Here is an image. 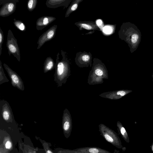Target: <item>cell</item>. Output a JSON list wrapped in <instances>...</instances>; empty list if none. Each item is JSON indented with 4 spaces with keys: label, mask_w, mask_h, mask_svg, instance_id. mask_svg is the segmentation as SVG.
Wrapping results in <instances>:
<instances>
[{
    "label": "cell",
    "mask_w": 153,
    "mask_h": 153,
    "mask_svg": "<svg viewBox=\"0 0 153 153\" xmlns=\"http://www.w3.org/2000/svg\"><path fill=\"white\" fill-rule=\"evenodd\" d=\"M81 153H114L96 147H81L74 149Z\"/></svg>",
    "instance_id": "2e32d148"
},
{
    "label": "cell",
    "mask_w": 153,
    "mask_h": 153,
    "mask_svg": "<svg viewBox=\"0 0 153 153\" xmlns=\"http://www.w3.org/2000/svg\"><path fill=\"white\" fill-rule=\"evenodd\" d=\"M82 1V0H73L66 11L65 17L67 18L68 17L71 13L76 10L79 4Z\"/></svg>",
    "instance_id": "44dd1931"
},
{
    "label": "cell",
    "mask_w": 153,
    "mask_h": 153,
    "mask_svg": "<svg viewBox=\"0 0 153 153\" xmlns=\"http://www.w3.org/2000/svg\"><path fill=\"white\" fill-rule=\"evenodd\" d=\"M62 127L64 136L66 138H68L70 136L72 131V122L71 114L66 108L63 111Z\"/></svg>",
    "instance_id": "ba28073f"
},
{
    "label": "cell",
    "mask_w": 153,
    "mask_h": 153,
    "mask_svg": "<svg viewBox=\"0 0 153 153\" xmlns=\"http://www.w3.org/2000/svg\"><path fill=\"white\" fill-rule=\"evenodd\" d=\"M9 81V80L7 78L4 73L2 62L0 60V85Z\"/></svg>",
    "instance_id": "603a6c76"
},
{
    "label": "cell",
    "mask_w": 153,
    "mask_h": 153,
    "mask_svg": "<svg viewBox=\"0 0 153 153\" xmlns=\"http://www.w3.org/2000/svg\"><path fill=\"white\" fill-rule=\"evenodd\" d=\"M18 143L19 153H37L36 148L25 144L19 138L17 141Z\"/></svg>",
    "instance_id": "e0dca14e"
},
{
    "label": "cell",
    "mask_w": 153,
    "mask_h": 153,
    "mask_svg": "<svg viewBox=\"0 0 153 153\" xmlns=\"http://www.w3.org/2000/svg\"><path fill=\"white\" fill-rule=\"evenodd\" d=\"M92 55L90 52L85 51L77 52L75 58V62L79 67L92 66Z\"/></svg>",
    "instance_id": "9c48e42d"
},
{
    "label": "cell",
    "mask_w": 153,
    "mask_h": 153,
    "mask_svg": "<svg viewBox=\"0 0 153 153\" xmlns=\"http://www.w3.org/2000/svg\"><path fill=\"white\" fill-rule=\"evenodd\" d=\"M57 27V25H53L40 36L37 42V49L40 48L46 42L50 41L55 37Z\"/></svg>",
    "instance_id": "8fae6325"
},
{
    "label": "cell",
    "mask_w": 153,
    "mask_h": 153,
    "mask_svg": "<svg viewBox=\"0 0 153 153\" xmlns=\"http://www.w3.org/2000/svg\"><path fill=\"white\" fill-rule=\"evenodd\" d=\"M0 146L7 153H19L15 148L16 141L6 131L0 129Z\"/></svg>",
    "instance_id": "5b68a950"
},
{
    "label": "cell",
    "mask_w": 153,
    "mask_h": 153,
    "mask_svg": "<svg viewBox=\"0 0 153 153\" xmlns=\"http://www.w3.org/2000/svg\"><path fill=\"white\" fill-rule=\"evenodd\" d=\"M138 36L136 34H133L132 36L131 42L133 43L136 42L138 39Z\"/></svg>",
    "instance_id": "4316f807"
},
{
    "label": "cell",
    "mask_w": 153,
    "mask_h": 153,
    "mask_svg": "<svg viewBox=\"0 0 153 153\" xmlns=\"http://www.w3.org/2000/svg\"><path fill=\"white\" fill-rule=\"evenodd\" d=\"M3 65L11 79L12 85L20 90L24 91V85L21 77L6 64H3Z\"/></svg>",
    "instance_id": "30bf717a"
},
{
    "label": "cell",
    "mask_w": 153,
    "mask_h": 153,
    "mask_svg": "<svg viewBox=\"0 0 153 153\" xmlns=\"http://www.w3.org/2000/svg\"><path fill=\"white\" fill-rule=\"evenodd\" d=\"M55 63L53 59L50 56L47 57L44 63V72L46 73L51 71L55 67Z\"/></svg>",
    "instance_id": "d6986e66"
},
{
    "label": "cell",
    "mask_w": 153,
    "mask_h": 153,
    "mask_svg": "<svg viewBox=\"0 0 153 153\" xmlns=\"http://www.w3.org/2000/svg\"><path fill=\"white\" fill-rule=\"evenodd\" d=\"M151 148L153 152V142L152 143V145L151 146Z\"/></svg>",
    "instance_id": "f1b7e54d"
},
{
    "label": "cell",
    "mask_w": 153,
    "mask_h": 153,
    "mask_svg": "<svg viewBox=\"0 0 153 153\" xmlns=\"http://www.w3.org/2000/svg\"><path fill=\"white\" fill-rule=\"evenodd\" d=\"M13 20L14 25L18 29L22 32L26 30V26L22 21L16 19H14Z\"/></svg>",
    "instance_id": "7402d4cb"
},
{
    "label": "cell",
    "mask_w": 153,
    "mask_h": 153,
    "mask_svg": "<svg viewBox=\"0 0 153 153\" xmlns=\"http://www.w3.org/2000/svg\"><path fill=\"white\" fill-rule=\"evenodd\" d=\"M126 92L124 90H117L103 92L99 95L101 97L110 100H117L125 96Z\"/></svg>",
    "instance_id": "4fadbf2b"
},
{
    "label": "cell",
    "mask_w": 153,
    "mask_h": 153,
    "mask_svg": "<svg viewBox=\"0 0 153 153\" xmlns=\"http://www.w3.org/2000/svg\"><path fill=\"white\" fill-rule=\"evenodd\" d=\"M6 46L9 56L13 55L19 62H20V51L17 41L10 29L8 31Z\"/></svg>",
    "instance_id": "8992f818"
},
{
    "label": "cell",
    "mask_w": 153,
    "mask_h": 153,
    "mask_svg": "<svg viewBox=\"0 0 153 153\" xmlns=\"http://www.w3.org/2000/svg\"><path fill=\"white\" fill-rule=\"evenodd\" d=\"M53 16H44L38 18L36 22V28L38 30H42L56 19Z\"/></svg>",
    "instance_id": "7c38bea8"
},
{
    "label": "cell",
    "mask_w": 153,
    "mask_h": 153,
    "mask_svg": "<svg viewBox=\"0 0 153 153\" xmlns=\"http://www.w3.org/2000/svg\"><path fill=\"white\" fill-rule=\"evenodd\" d=\"M108 71L105 64L100 59L94 58L92 66L90 71L87 83L89 85L102 84L104 79H108Z\"/></svg>",
    "instance_id": "7a4b0ae2"
},
{
    "label": "cell",
    "mask_w": 153,
    "mask_h": 153,
    "mask_svg": "<svg viewBox=\"0 0 153 153\" xmlns=\"http://www.w3.org/2000/svg\"><path fill=\"white\" fill-rule=\"evenodd\" d=\"M62 59L59 60V53L57 55L55 65V72L54 80L57 83L58 87H61L65 84L68 78L70 75L71 70L69 61L66 52L61 50Z\"/></svg>",
    "instance_id": "6da1fadb"
},
{
    "label": "cell",
    "mask_w": 153,
    "mask_h": 153,
    "mask_svg": "<svg viewBox=\"0 0 153 153\" xmlns=\"http://www.w3.org/2000/svg\"><path fill=\"white\" fill-rule=\"evenodd\" d=\"M117 130L118 132L125 141L127 143L130 142L128 133L121 123L117 121Z\"/></svg>",
    "instance_id": "ffe728a7"
},
{
    "label": "cell",
    "mask_w": 153,
    "mask_h": 153,
    "mask_svg": "<svg viewBox=\"0 0 153 153\" xmlns=\"http://www.w3.org/2000/svg\"><path fill=\"white\" fill-rule=\"evenodd\" d=\"M0 125L9 127H17L11 108L6 101L0 102Z\"/></svg>",
    "instance_id": "3957f363"
},
{
    "label": "cell",
    "mask_w": 153,
    "mask_h": 153,
    "mask_svg": "<svg viewBox=\"0 0 153 153\" xmlns=\"http://www.w3.org/2000/svg\"><path fill=\"white\" fill-rule=\"evenodd\" d=\"M114 153H120L119 151L115 149V150H114Z\"/></svg>",
    "instance_id": "83f0119b"
},
{
    "label": "cell",
    "mask_w": 153,
    "mask_h": 153,
    "mask_svg": "<svg viewBox=\"0 0 153 153\" xmlns=\"http://www.w3.org/2000/svg\"><path fill=\"white\" fill-rule=\"evenodd\" d=\"M75 25L80 30L83 29L92 30H100V28L97 24L93 21H79L75 23Z\"/></svg>",
    "instance_id": "5bb4252c"
},
{
    "label": "cell",
    "mask_w": 153,
    "mask_h": 153,
    "mask_svg": "<svg viewBox=\"0 0 153 153\" xmlns=\"http://www.w3.org/2000/svg\"><path fill=\"white\" fill-rule=\"evenodd\" d=\"M19 1V0H1L0 5H2L0 9V16L6 17L13 13L16 10L17 2Z\"/></svg>",
    "instance_id": "52a82bcc"
},
{
    "label": "cell",
    "mask_w": 153,
    "mask_h": 153,
    "mask_svg": "<svg viewBox=\"0 0 153 153\" xmlns=\"http://www.w3.org/2000/svg\"><path fill=\"white\" fill-rule=\"evenodd\" d=\"M99 130L100 135L107 142L119 149L123 147L118 134L113 130L100 123L99 125Z\"/></svg>",
    "instance_id": "277c9868"
},
{
    "label": "cell",
    "mask_w": 153,
    "mask_h": 153,
    "mask_svg": "<svg viewBox=\"0 0 153 153\" xmlns=\"http://www.w3.org/2000/svg\"><path fill=\"white\" fill-rule=\"evenodd\" d=\"M38 1L37 0H29L28 1L27 7L28 10L30 12L33 11L36 8Z\"/></svg>",
    "instance_id": "cb8c5ba5"
},
{
    "label": "cell",
    "mask_w": 153,
    "mask_h": 153,
    "mask_svg": "<svg viewBox=\"0 0 153 153\" xmlns=\"http://www.w3.org/2000/svg\"><path fill=\"white\" fill-rule=\"evenodd\" d=\"M4 39L3 32L0 27V56H1L2 49V46Z\"/></svg>",
    "instance_id": "484cf974"
},
{
    "label": "cell",
    "mask_w": 153,
    "mask_h": 153,
    "mask_svg": "<svg viewBox=\"0 0 153 153\" xmlns=\"http://www.w3.org/2000/svg\"><path fill=\"white\" fill-rule=\"evenodd\" d=\"M39 140L41 143L43 147V149L36 148L37 153H54L50 148L51 145V143L47 142L38 137Z\"/></svg>",
    "instance_id": "ac0fdd59"
},
{
    "label": "cell",
    "mask_w": 153,
    "mask_h": 153,
    "mask_svg": "<svg viewBox=\"0 0 153 153\" xmlns=\"http://www.w3.org/2000/svg\"><path fill=\"white\" fill-rule=\"evenodd\" d=\"M71 1L70 0H47L45 4L49 8H55L60 7L66 8Z\"/></svg>",
    "instance_id": "9a60e30c"
},
{
    "label": "cell",
    "mask_w": 153,
    "mask_h": 153,
    "mask_svg": "<svg viewBox=\"0 0 153 153\" xmlns=\"http://www.w3.org/2000/svg\"><path fill=\"white\" fill-rule=\"evenodd\" d=\"M54 153H76L74 150L64 149L61 148H55L53 150Z\"/></svg>",
    "instance_id": "d4e9b609"
}]
</instances>
